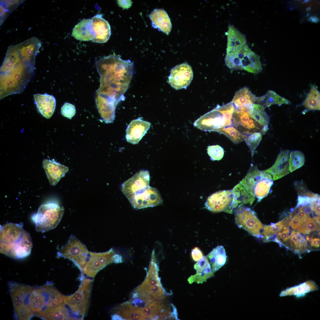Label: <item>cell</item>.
<instances>
[{"label":"cell","mask_w":320,"mask_h":320,"mask_svg":"<svg viewBox=\"0 0 320 320\" xmlns=\"http://www.w3.org/2000/svg\"><path fill=\"white\" fill-rule=\"evenodd\" d=\"M95 64L100 77L96 96L103 103L116 107L124 99L133 73V63L113 54L100 59Z\"/></svg>","instance_id":"1"},{"label":"cell","mask_w":320,"mask_h":320,"mask_svg":"<svg viewBox=\"0 0 320 320\" xmlns=\"http://www.w3.org/2000/svg\"><path fill=\"white\" fill-rule=\"evenodd\" d=\"M37 54L18 44L8 47L0 68V99L23 91L34 75Z\"/></svg>","instance_id":"2"},{"label":"cell","mask_w":320,"mask_h":320,"mask_svg":"<svg viewBox=\"0 0 320 320\" xmlns=\"http://www.w3.org/2000/svg\"><path fill=\"white\" fill-rule=\"evenodd\" d=\"M23 223H8L0 225V252L15 259L29 256L33 246L29 233L23 228Z\"/></svg>","instance_id":"3"},{"label":"cell","mask_w":320,"mask_h":320,"mask_svg":"<svg viewBox=\"0 0 320 320\" xmlns=\"http://www.w3.org/2000/svg\"><path fill=\"white\" fill-rule=\"evenodd\" d=\"M93 280L84 278L78 290L69 296L63 295V303L74 320H82L86 314L90 301Z\"/></svg>","instance_id":"4"},{"label":"cell","mask_w":320,"mask_h":320,"mask_svg":"<svg viewBox=\"0 0 320 320\" xmlns=\"http://www.w3.org/2000/svg\"><path fill=\"white\" fill-rule=\"evenodd\" d=\"M9 292L12 301L16 319L30 320L34 316L28 304L29 295L33 287L14 281L9 283Z\"/></svg>","instance_id":"5"},{"label":"cell","mask_w":320,"mask_h":320,"mask_svg":"<svg viewBox=\"0 0 320 320\" xmlns=\"http://www.w3.org/2000/svg\"><path fill=\"white\" fill-rule=\"evenodd\" d=\"M64 213V209L52 203L43 204L31 219L37 231L45 232L55 228L60 222Z\"/></svg>","instance_id":"6"},{"label":"cell","mask_w":320,"mask_h":320,"mask_svg":"<svg viewBox=\"0 0 320 320\" xmlns=\"http://www.w3.org/2000/svg\"><path fill=\"white\" fill-rule=\"evenodd\" d=\"M244 183L248 192L254 200L255 197L260 201L266 196L273 184L271 175L265 171H261L253 165L245 178Z\"/></svg>","instance_id":"7"},{"label":"cell","mask_w":320,"mask_h":320,"mask_svg":"<svg viewBox=\"0 0 320 320\" xmlns=\"http://www.w3.org/2000/svg\"><path fill=\"white\" fill-rule=\"evenodd\" d=\"M123 258L116 253L113 248L103 252H89V256L82 273L92 278L97 273L107 265L111 263L123 262Z\"/></svg>","instance_id":"8"},{"label":"cell","mask_w":320,"mask_h":320,"mask_svg":"<svg viewBox=\"0 0 320 320\" xmlns=\"http://www.w3.org/2000/svg\"><path fill=\"white\" fill-rule=\"evenodd\" d=\"M89 252L79 240L75 236L71 235L57 254L58 257H63L71 261L82 273Z\"/></svg>","instance_id":"9"},{"label":"cell","mask_w":320,"mask_h":320,"mask_svg":"<svg viewBox=\"0 0 320 320\" xmlns=\"http://www.w3.org/2000/svg\"><path fill=\"white\" fill-rule=\"evenodd\" d=\"M204 205L206 209L212 212L232 213L238 205L237 198L232 190L219 191L209 196Z\"/></svg>","instance_id":"10"},{"label":"cell","mask_w":320,"mask_h":320,"mask_svg":"<svg viewBox=\"0 0 320 320\" xmlns=\"http://www.w3.org/2000/svg\"><path fill=\"white\" fill-rule=\"evenodd\" d=\"M235 222L239 227L252 235L263 238L264 225L258 218L256 213L249 208L239 207L235 212Z\"/></svg>","instance_id":"11"},{"label":"cell","mask_w":320,"mask_h":320,"mask_svg":"<svg viewBox=\"0 0 320 320\" xmlns=\"http://www.w3.org/2000/svg\"><path fill=\"white\" fill-rule=\"evenodd\" d=\"M127 197L132 207L136 209L156 206L161 205L163 202L158 190L150 186L138 190Z\"/></svg>","instance_id":"12"},{"label":"cell","mask_w":320,"mask_h":320,"mask_svg":"<svg viewBox=\"0 0 320 320\" xmlns=\"http://www.w3.org/2000/svg\"><path fill=\"white\" fill-rule=\"evenodd\" d=\"M232 122L236 128L242 133L250 135L259 132L264 134L268 129L250 117L248 112L244 111H233L232 116Z\"/></svg>","instance_id":"13"},{"label":"cell","mask_w":320,"mask_h":320,"mask_svg":"<svg viewBox=\"0 0 320 320\" xmlns=\"http://www.w3.org/2000/svg\"><path fill=\"white\" fill-rule=\"evenodd\" d=\"M223 113L216 107L197 120L194 126L206 132L215 131L223 127L231 126Z\"/></svg>","instance_id":"14"},{"label":"cell","mask_w":320,"mask_h":320,"mask_svg":"<svg viewBox=\"0 0 320 320\" xmlns=\"http://www.w3.org/2000/svg\"><path fill=\"white\" fill-rule=\"evenodd\" d=\"M193 75L191 67L188 64L184 63L179 64L171 70L168 82L176 89L185 88L191 83Z\"/></svg>","instance_id":"15"},{"label":"cell","mask_w":320,"mask_h":320,"mask_svg":"<svg viewBox=\"0 0 320 320\" xmlns=\"http://www.w3.org/2000/svg\"><path fill=\"white\" fill-rule=\"evenodd\" d=\"M150 180V174L148 171H139L123 183L121 191L127 197L138 190L149 186Z\"/></svg>","instance_id":"16"},{"label":"cell","mask_w":320,"mask_h":320,"mask_svg":"<svg viewBox=\"0 0 320 320\" xmlns=\"http://www.w3.org/2000/svg\"><path fill=\"white\" fill-rule=\"evenodd\" d=\"M151 123L139 118L132 121L126 130L127 141L133 144L139 143L149 129Z\"/></svg>","instance_id":"17"},{"label":"cell","mask_w":320,"mask_h":320,"mask_svg":"<svg viewBox=\"0 0 320 320\" xmlns=\"http://www.w3.org/2000/svg\"><path fill=\"white\" fill-rule=\"evenodd\" d=\"M256 97L247 87H244L235 93L231 102L236 111L248 112L255 103Z\"/></svg>","instance_id":"18"},{"label":"cell","mask_w":320,"mask_h":320,"mask_svg":"<svg viewBox=\"0 0 320 320\" xmlns=\"http://www.w3.org/2000/svg\"><path fill=\"white\" fill-rule=\"evenodd\" d=\"M290 152L288 150L281 151L273 165L270 168L265 170L271 175L273 180L281 178L290 172L289 168Z\"/></svg>","instance_id":"19"},{"label":"cell","mask_w":320,"mask_h":320,"mask_svg":"<svg viewBox=\"0 0 320 320\" xmlns=\"http://www.w3.org/2000/svg\"><path fill=\"white\" fill-rule=\"evenodd\" d=\"M42 164L49 183L52 186L56 185L69 170L67 167L47 159L43 160Z\"/></svg>","instance_id":"20"},{"label":"cell","mask_w":320,"mask_h":320,"mask_svg":"<svg viewBox=\"0 0 320 320\" xmlns=\"http://www.w3.org/2000/svg\"><path fill=\"white\" fill-rule=\"evenodd\" d=\"M194 268L196 270V273L188 278V281L190 284L194 282L198 284H202L214 275L208 259L206 256H203L201 259L194 264Z\"/></svg>","instance_id":"21"},{"label":"cell","mask_w":320,"mask_h":320,"mask_svg":"<svg viewBox=\"0 0 320 320\" xmlns=\"http://www.w3.org/2000/svg\"><path fill=\"white\" fill-rule=\"evenodd\" d=\"M96 36L92 41L103 43L109 40L111 34V27L108 22L103 18L102 14H97L91 19Z\"/></svg>","instance_id":"22"},{"label":"cell","mask_w":320,"mask_h":320,"mask_svg":"<svg viewBox=\"0 0 320 320\" xmlns=\"http://www.w3.org/2000/svg\"><path fill=\"white\" fill-rule=\"evenodd\" d=\"M33 97L39 112L45 118H50L55 109L56 101L55 97L47 94H35Z\"/></svg>","instance_id":"23"},{"label":"cell","mask_w":320,"mask_h":320,"mask_svg":"<svg viewBox=\"0 0 320 320\" xmlns=\"http://www.w3.org/2000/svg\"><path fill=\"white\" fill-rule=\"evenodd\" d=\"M72 36L81 41L92 40L95 37L92 20L84 19L77 24L73 29Z\"/></svg>","instance_id":"24"},{"label":"cell","mask_w":320,"mask_h":320,"mask_svg":"<svg viewBox=\"0 0 320 320\" xmlns=\"http://www.w3.org/2000/svg\"><path fill=\"white\" fill-rule=\"evenodd\" d=\"M43 296L46 307H55L63 303V295L51 282L39 287Z\"/></svg>","instance_id":"25"},{"label":"cell","mask_w":320,"mask_h":320,"mask_svg":"<svg viewBox=\"0 0 320 320\" xmlns=\"http://www.w3.org/2000/svg\"><path fill=\"white\" fill-rule=\"evenodd\" d=\"M35 316L44 320H74L63 303L56 307H46Z\"/></svg>","instance_id":"26"},{"label":"cell","mask_w":320,"mask_h":320,"mask_svg":"<svg viewBox=\"0 0 320 320\" xmlns=\"http://www.w3.org/2000/svg\"><path fill=\"white\" fill-rule=\"evenodd\" d=\"M247 43L245 36L233 25H229L228 31L226 54L237 51Z\"/></svg>","instance_id":"27"},{"label":"cell","mask_w":320,"mask_h":320,"mask_svg":"<svg viewBox=\"0 0 320 320\" xmlns=\"http://www.w3.org/2000/svg\"><path fill=\"white\" fill-rule=\"evenodd\" d=\"M152 26L158 28L167 35L171 31L172 27L170 20L166 12L164 10L156 9L149 15Z\"/></svg>","instance_id":"28"},{"label":"cell","mask_w":320,"mask_h":320,"mask_svg":"<svg viewBox=\"0 0 320 320\" xmlns=\"http://www.w3.org/2000/svg\"><path fill=\"white\" fill-rule=\"evenodd\" d=\"M241 63L242 70L249 72L257 74L262 70L260 57L249 48L241 60Z\"/></svg>","instance_id":"29"},{"label":"cell","mask_w":320,"mask_h":320,"mask_svg":"<svg viewBox=\"0 0 320 320\" xmlns=\"http://www.w3.org/2000/svg\"><path fill=\"white\" fill-rule=\"evenodd\" d=\"M209 261L212 272L214 273L225 264L226 255L224 247L221 245L213 249L207 256Z\"/></svg>","instance_id":"30"},{"label":"cell","mask_w":320,"mask_h":320,"mask_svg":"<svg viewBox=\"0 0 320 320\" xmlns=\"http://www.w3.org/2000/svg\"><path fill=\"white\" fill-rule=\"evenodd\" d=\"M255 103L262 105L265 109L273 105L280 106L282 104H289L290 102L281 96L274 91L269 90L264 95L256 97Z\"/></svg>","instance_id":"31"},{"label":"cell","mask_w":320,"mask_h":320,"mask_svg":"<svg viewBox=\"0 0 320 320\" xmlns=\"http://www.w3.org/2000/svg\"><path fill=\"white\" fill-rule=\"evenodd\" d=\"M249 48L246 44L236 51L226 54L225 60L227 67L232 70H242L241 60Z\"/></svg>","instance_id":"32"},{"label":"cell","mask_w":320,"mask_h":320,"mask_svg":"<svg viewBox=\"0 0 320 320\" xmlns=\"http://www.w3.org/2000/svg\"><path fill=\"white\" fill-rule=\"evenodd\" d=\"M28 304L30 309L35 316L46 308L43 296L39 287L34 288L29 295Z\"/></svg>","instance_id":"33"},{"label":"cell","mask_w":320,"mask_h":320,"mask_svg":"<svg viewBox=\"0 0 320 320\" xmlns=\"http://www.w3.org/2000/svg\"><path fill=\"white\" fill-rule=\"evenodd\" d=\"M292 215L291 213L285 218L276 223H271V225H264L262 236L264 241L269 240L285 226L287 225L290 221Z\"/></svg>","instance_id":"34"},{"label":"cell","mask_w":320,"mask_h":320,"mask_svg":"<svg viewBox=\"0 0 320 320\" xmlns=\"http://www.w3.org/2000/svg\"><path fill=\"white\" fill-rule=\"evenodd\" d=\"M320 93L317 87L315 85H313L302 105L307 111L320 110Z\"/></svg>","instance_id":"35"},{"label":"cell","mask_w":320,"mask_h":320,"mask_svg":"<svg viewBox=\"0 0 320 320\" xmlns=\"http://www.w3.org/2000/svg\"><path fill=\"white\" fill-rule=\"evenodd\" d=\"M265 109L261 105L255 103L252 109L248 112L250 117L262 125L268 127L270 118Z\"/></svg>","instance_id":"36"},{"label":"cell","mask_w":320,"mask_h":320,"mask_svg":"<svg viewBox=\"0 0 320 320\" xmlns=\"http://www.w3.org/2000/svg\"><path fill=\"white\" fill-rule=\"evenodd\" d=\"M215 132L224 135L235 144L244 141L247 137V135L240 132L233 126L223 127L216 130Z\"/></svg>","instance_id":"37"},{"label":"cell","mask_w":320,"mask_h":320,"mask_svg":"<svg viewBox=\"0 0 320 320\" xmlns=\"http://www.w3.org/2000/svg\"><path fill=\"white\" fill-rule=\"evenodd\" d=\"M302 233L308 234L311 232L320 230V216H315L313 218L310 216L297 228Z\"/></svg>","instance_id":"38"},{"label":"cell","mask_w":320,"mask_h":320,"mask_svg":"<svg viewBox=\"0 0 320 320\" xmlns=\"http://www.w3.org/2000/svg\"><path fill=\"white\" fill-rule=\"evenodd\" d=\"M23 2V1H1L0 2V23L2 24L9 15Z\"/></svg>","instance_id":"39"},{"label":"cell","mask_w":320,"mask_h":320,"mask_svg":"<svg viewBox=\"0 0 320 320\" xmlns=\"http://www.w3.org/2000/svg\"><path fill=\"white\" fill-rule=\"evenodd\" d=\"M305 158L301 151H293L290 152L289 160V168L290 172L298 169L304 164Z\"/></svg>","instance_id":"40"},{"label":"cell","mask_w":320,"mask_h":320,"mask_svg":"<svg viewBox=\"0 0 320 320\" xmlns=\"http://www.w3.org/2000/svg\"><path fill=\"white\" fill-rule=\"evenodd\" d=\"M262 135L260 132H255L247 136L244 140L250 150L252 157L261 140Z\"/></svg>","instance_id":"41"},{"label":"cell","mask_w":320,"mask_h":320,"mask_svg":"<svg viewBox=\"0 0 320 320\" xmlns=\"http://www.w3.org/2000/svg\"><path fill=\"white\" fill-rule=\"evenodd\" d=\"M207 150V153L212 161L220 160L223 156L224 149L218 145H209Z\"/></svg>","instance_id":"42"},{"label":"cell","mask_w":320,"mask_h":320,"mask_svg":"<svg viewBox=\"0 0 320 320\" xmlns=\"http://www.w3.org/2000/svg\"><path fill=\"white\" fill-rule=\"evenodd\" d=\"M61 113L63 116L71 119L76 113L75 106L71 103H66L62 107Z\"/></svg>","instance_id":"43"},{"label":"cell","mask_w":320,"mask_h":320,"mask_svg":"<svg viewBox=\"0 0 320 320\" xmlns=\"http://www.w3.org/2000/svg\"><path fill=\"white\" fill-rule=\"evenodd\" d=\"M293 215L289 221L288 225L293 229L298 228L304 221L297 215L295 209L293 211Z\"/></svg>","instance_id":"44"},{"label":"cell","mask_w":320,"mask_h":320,"mask_svg":"<svg viewBox=\"0 0 320 320\" xmlns=\"http://www.w3.org/2000/svg\"><path fill=\"white\" fill-rule=\"evenodd\" d=\"M191 255L193 259L195 261L199 260L203 256V254L200 249L196 247L194 248L191 251Z\"/></svg>","instance_id":"45"},{"label":"cell","mask_w":320,"mask_h":320,"mask_svg":"<svg viewBox=\"0 0 320 320\" xmlns=\"http://www.w3.org/2000/svg\"><path fill=\"white\" fill-rule=\"evenodd\" d=\"M118 3L120 7L123 8L127 9L131 7L132 2L130 0H118Z\"/></svg>","instance_id":"46"},{"label":"cell","mask_w":320,"mask_h":320,"mask_svg":"<svg viewBox=\"0 0 320 320\" xmlns=\"http://www.w3.org/2000/svg\"><path fill=\"white\" fill-rule=\"evenodd\" d=\"M320 244V239L319 238H315L311 243V247L317 248L319 247Z\"/></svg>","instance_id":"47"},{"label":"cell","mask_w":320,"mask_h":320,"mask_svg":"<svg viewBox=\"0 0 320 320\" xmlns=\"http://www.w3.org/2000/svg\"><path fill=\"white\" fill-rule=\"evenodd\" d=\"M111 319L112 320H124L121 316L116 314H113Z\"/></svg>","instance_id":"48"},{"label":"cell","mask_w":320,"mask_h":320,"mask_svg":"<svg viewBox=\"0 0 320 320\" xmlns=\"http://www.w3.org/2000/svg\"><path fill=\"white\" fill-rule=\"evenodd\" d=\"M306 241H308L311 243L312 242L313 240V239L312 237H309L308 236H306Z\"/></svg>","instance_id":"49"}]
</instances>
